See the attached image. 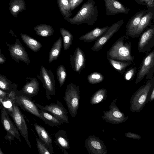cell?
I'll return each instance as SVG.
<instances>
[{
	"instance_id": "cell-1",
	"label": "cell",
	"mask_w": 154,
	"mask_h": 154,
	"mask_svg": "<svg viewBox=\"0 0 154 154\" xmlns=\"http://www.w3.org/2000/svg\"><path fill=\"white\" fill-rule=\"evenodd\" d=\"M99 12L94 0H88L80 8L76 15L66 20L72 24L86 23L92 25L97 20Z\"/></svg>"
},
{
	"instance_id": "cell-2",
	"label": "cell",
	"mask_w": 154,
	"mask_h": 154,
	"mask_svg": "<svg viewBox=\"0 0 154 154\" xmlns=\"http://www.w3.org/2000/svg\"><path fill=\"white\" fill-rule=\"evenodd\" d=\"M154 87V77L141 86L132 95L130 100V111L139 112L149 101V96Z\"/></svg>"
},
{
	"instance_id": "cell-3",
	"label": "cell",
	"mask_w": 154,
	"mask_h": 154,
	"mask_svg": "<svg viewBox=\"0 0 154 154\" xmlns=\"http://www.w3.org/2000/svg\"><path fill=\"white\" fill-rule=\"evenodd\" d=\"M131 43L125 42L124 37H120L107 53V58L117 60L132 61L134 59L131 53Z\"/></svg>"
},
{
	"instance_id": "cell-4",
	"label": "cell",
	"mask_w": 154,
	"mask_h": 154,
	"mask_svg": "<svg viewBox=\"0 0 154 154\" xmlns=\"http://www.w3.org/2000/svg\"><path fill=\"white\" fill-rule=\"evenodd\" d=\"M80 97L79 87L70 83L67 86L63 99L69 112L72 117H75L76 115Z\"/></svg>"
},
{
	"instance_id": "cell-5",
	"label": "cell",
	"mask_w": 154,
	"mask_h": 154,
	"mask_svg": "<svg viewBox=\"0 0 154 154\" xmlns=\"http://www.w3.org/2000/svg\"><path fill=\"white\" fill-rule=\"evenodd\" d=\"M37 77L46 90V97L48 99H51L50 95H55L56 92L54 77L52 71L42 65L39 73Z\"/></svg>"
},
{
	"instance_id": "cell-6",
	"label": "cell",
	"mask_w": 154,
	"mask_h": 154,
	"mask_svg": "<svg viewBox=\"0 0 154 154\" xmlns=\"http://www.w3.org/2000/svg\"><path fill=\"white\" fill-rule=\"evenodd\" d=\"M118 97L114 99L109 106V110L104 111L101 116L103 120L107 123L112 124H119L125 122L128 119L125 116L116 104Z\"/></svg>"
},
{
	"instance_id": "cell-7",
	"label": "cell",
	"mask_w": 154,
	"mask_h": 154,
	"mask_svg": "<svg viewBox=\"0 0 154 154\" xmlns=\"http://www.w3.org/2000/svg\"><path fill=\"white\" fill-rule=\"evenodd\" d=\"M10 115L12 117L16 126L24 138L29 147L31 148L29 139L27 125L23 115L17 104V103L14 105L13 111Z\"/></svg>"
},
{
	"instance_id": "cell-8",
	"label": "cell",
	"mask_w": 154,
	"mask_h": 154,
	"mask_svg": "<svg viewBox=\"0 0 154 154\" xmlns=\"http://www.w3.org/2000/svg\"><path fill=\"white\" fill-rule=\"evenodd\" d=\"M35 104L40 109L49 112L62 122L69 123L67 111L60 102L58 101L56 103H51L45 106L38 103Z\"/></svg>"
},
{
	"instance_id": "cell-9",
	"label": "cell",
	"mask_w": 154,
	"mask_h": 154,
	"mask_svg": "<svg viewBox=\"0 0 154 154\" xmlns=\"http://www.w3.org/2000/svg\"><path fill=\"white\" fill-rule=\"evenodd\" d=\"M154 45V24L140 35L138 43V49L139 52L149 51Z\"/></svg>"
},
{
	"instance_id": "cell-10",
	"label": "cell",
	"mask_w": 154,
	"mask_h": 154,
	"mask_svg": "<svg viewBox=\"0 0 154 154\" xmlns=\"http://www.w3.org/2000/svg\"><path fill=\"white\" fill-rule=\"evenodd\" d=\"M124 22L122 19L113 24L103 35L95 42L91 49L94 51H99L105 45L109 39L119 29Z\"/></svg>"
},
{
	"instance_id": "cell-11",
	"label": "cell",
	"mask_w": 154,
	"mask_h": 154,
	"mask_svg": "<svg viewBox=\"0 0 154 154\" xmlns=\"http://www.w3.org/2000/svg\"><path fill=\"white\" fill-rule=\"evenodd\" d=\"M85 147L91 154H106L107 152L103 141L94 135H89L85 141Z\"/></svg>"
},
{
	"instance_id": "cell-12",
	"label": "cell",
	"mask_w": 154,
	"mask_h": 154,
	"mask_svg": "<svg viewBox=\"0 0 154 154\" xmlns=\"http://www.w3.org/2000/svg\"><path fill=\"white\" fill-rule=\"evenodd\" d=\"M11 57L17 62L20 60L27 65L30 63L29 55L18 39L11 45L7 44Z\"/></svg>"
},
{
	"instance_id": "cell-13",
	"label": "cell",
	"mask_w": 154,
	"mask_h": 154,
	"mask_svg": "<svg viewBox=\"0 0 154 154\" xmlns=\"http://www.w3.org/2000/svg\"><path fill=\"white\" fill-rule=\"evenodd\" d=\"M1 120L2 124L8 134L18 139L21 142L20 136L15 125L9 117L6 109L3 107L1 108Z\"/></svg>"
},
{
	"instance_id": "cell-14",
	"label": "cell",
	"mask_w": 154,
	"mask_h": 154,
	"mask_svg": "<svg viewBox=\"0 0 154 154\" xmlns=\"http://www.w3.org/2000/svg\"><path fill=\"white\" fill-rule=\"evenodd\" d=\"M154 67V51L153 50L143 59L141 66L137 75L136 84L142 81Z\"/></svg>"
},
{
	"instance_id": "cell-15",
	"label": "cell",
	"mask_w": 154,
	"mask_h": 154,
	"mask_svg": "<svg viewBox=\"0 0 154 154\" xmlns=\"http://www.w3.org/2000/svg\"><path fill=\"white\" fill-rule=\"evenodd\" d=\"M70 64L73 70L79 74L85 67L86 58L83 51L79 47L73 55H70Z\"/></svg>"
},
{
	"instance_id": "cell-16",
	"label": "cell",
	"mask_w": 154,
	"mask_h": 154,
	"mask_svg": "<svg viewBox=\"0 0 154 154\" xmlns=\"http://www.w3.org/2000/svg\"><path fill=\"white\" fill-rule=\"evenodd\" d=\"M154 18V7L148 8L143 16L136 30L131 37L137 38L152 23L151 22Z\"/></svg>"
},
{
	"instance_id": "cell-17",
	"label": "cell",
	"mask_w": 154,
	"mask_h": 154,
	"mask_svg": "<svg viewBox=\"0 0 154 154\" xmlns=\"http://www.w3.org/2000/svg\"><path fill=\"white\" fill-rule=\"evenodd\" d=\"M16 103L24 110L31 113L42 119L38 107L31 99L22 95H16Z\"/></svg>"
},
{
	"instance_id": "cell-18",
	"label": "cell",
	"mask_w": 154,
	"mask_h": 154,
	"mask_svg": "<svg viewBox=\"0 0 154 154\" xmlns=\"http://www.w3.org/2000/svg\"><path fill=\"white\" fill-rule=\"evenodd\" d=\"M107 16L122 13L127 14L130 9L127 8L117 0H104Z\"/></svg>"
},
{
	"instance_id": "cell-19",
	"label": "cell",
	"mask_w": 154,
	"mask_h": 154,
	"mask_svg": "<svg viewBox=\"0 0 154 154\" xmlns=\"http://www.w3.org/2000/svg\"><path fill=\"white\" fill-rule=\"evenodd\" d=\"M28 81L22 90V94L31 99L32 97L37 95L39 91V83L34 77L26 78Z\"/></svg>"
},
{
	"instance_id": "cell-20",
	"label": "cell",
	"mask_w": 154,
	"mask_h": 154,
	"mask_svg": "<svg viewBox=\"0 0 154 154\" xmlns=\"http://www.w3.org/2000/svg\"><path fill=\"white\" fill-rule=\"evenodd\" d=\"M146 11V9L138 12L130 19L125 26L127 29L126 32V35L131 37L137 29L141 18Z\"/></svg>"
},
{
	"instance_id": "cell-21",
	"label": "cell",
	"mask_w": 154,
	"mask_h": 154,
	"mask_svg": "<svg viewBox=\"0 0 154 154\" xmlns=\"http://www.w3.org/2000/svg\"><path fill=\"white\" fill-rule=\"evenodd\" d=\"M35 129L40 139L48 148L51 154L53 153L52 139L47 131L42 126L34 124Z\"/></svg>"
},
{
	"instance_id": "cell-22",
	"label": "cell",
	"mask_w": 154,
	"mask_h": 154,
	"mask_svg": "<svg viewBox=\"0 0 154 154\" xmlns=\"http://www.w3.org/2000/svg\"><path fill=\"white\" fill-rule=\"evenodd\" d=\"M109 26L102 28L96 27L91 31L81 36L79 39L85 42H91L97 40L107 31Z\"/></svg>"
},
{
	"instance_id": "cell-23",
	"label": "cell",
	"mask_w": 154,
	"mask_h": 154,
	"mask_svg": "<svg viewBox=\"0 0 154 154\" xmlns=\"http://www.w3.org/2000/svg\"><path fill=\"white\" fill-rule=\"evenodd\" d=\"M55 140L57 144L65 154H67V150L69 148V140L66 132L63 130H59L55 134Z\"/></svg>"
},
{
	"instance_id": "cell-24",
	"label": "cell",
	"mask_w": 154,
	"mask_h": 154,
	"mask_svg": "<svg viewBox=\"0 0 154 154\" xmlns=\"http://www.w3.org/2000/svg\"><path fill=\"white\" fill-rule=\"evenodd\" d=\"M16 94L11 91L4 98L0 99V104L7 110L10 115L13 111V106L16 103Z\"/></svg>"
},
{
	"instance_id": "cell-25",
	"label": "cell",
	"mask_w": 154,
	"mask_h": 154,
	"mask_svg": "<svg viewBox=\"0 0 154 154\" xmlns=\"http://www.w3.org/2000/svg\"><path fill=\"white\" fill-rule=\"evenodd\" d=\"M39 113L42 119L50 126H57L64 124L51 114L46 111L40 109L39 110Z\"/></svg>"
},
{
	"instance_id": "cell-26",
	"label": "cell",
	"mask_w": 154,
	"mask_h": 154,
	"mask_svg": "<svg viewBox=\"0 0 154 154\" xmlns=\"http://www.w3.org/2000/svg\"><path fill=\"white\" fill-rule=\"evenodd\" d=\"M62 45L61 37H59L52 46L49 54L48 62L51 63L58 58L60 53Z\"/></svg>"
},
{
	"instance_id": "cell-27",
	"label": "cell",
	"mask_w": 154,
	"mask_h": 154,
	"mask_svg": "<svg viewBox=\"0 0 154 154\" xmlns=\"http://www.w3.org/2000/svg\"><path fill=\"white\" fill-rule=\"evenodd\" d=\"M21 37L23 41L28 47L34 52H38L42 48V44L29 36L22 34H21Z\"/></svg>"
},
{
	"instance_id": "cell-28",
	"label": "cell",
	"mask_w": 154,
	"mask_h": 154,
	"mask_svg": "<svg viewBox=\"0 0 154 154\" xmlns=\"http://www.w3.org/2000/svg\"><path fill=\"white\" fill-rule=\"evenodd\" d=\"M34 29L37 35L43 37L51 36L54 32V30L51 26L46 24L37 25L35 27Z\"/></svg>"
},
{
	"instance_id": "cell-29",
	"label": "cell",
	"mask_w": 154,
	"mask_h": 154,
	"mask_svg": "<svg viewBox=\"0 0 154 154\" xmlns=\"http://www.w3.org/2000/svg\"><path fill=\"white\" fill-rule=\"evenodd\" d=\"M57 3L60 12L64 19L67 20L72 14L68 0H57Z\"/></svg>"
},
{
	"instance_id": "cell-30",
	"label": "cell",
	"mask_w": 154,
	"mask_h": 154,
	"mask_svg": "<svg viewBox=\"0 0 154 154\" xmlns=\"http://www.w3.org/2000/svg\"><path fill=\"white\" fill-rule=\"evenodd\" d=\"M60 31L63 38L64 49L67 50L72 44L73 36L69 31L63 28H60Z\"/></svg>"
},
{
	"instance_id": "cell-31",
	"label": "cell",
	"mask_w": 154,
	"mask_h": 154,
	"mask_svg": "<svg viewBox=\"0 0 154 154\" xmlns=\"http://www.w3.org/2000/svg\"><path fill=\"white\" fill-rule=\"evenodd\" d=\"M107 58L109 63L112 67L122 74L124 73L125 72V69L132 63V61H120L109 58Z\"/></svg>"
},
{
	"instance_id": "cell-32",
	"label": "cell",
	"mask_w": 154,
	"mask_h": 154,
	"mask_svg": "<svg viewBox=\"0 0 154 154\" xmlns=\"http://www.w3.org/2000/svg\"><path fill=\"white\" fill-rule=\"evenodd\" d=\"M107 90L104 88L98 90L91 98V104H97L106 100L107 96Z\"/></svg>"
},
{
	"instance_id": "cell-33",
	"label": "cell",
	"mask_w": 154,
	"mask_h": 154,
	"mask_svg": "<svg viewBox=\"0 0 154 154\" xmlns=\"http://www.w3.org/2000/svg\"><path fill=\"white\" fill-rule=\"evenodd\" d=\"M57 79L59 83L60 87L61 88L64 84L66 78V72L64 66L60 65L56 70Z\"/></svg>"
},
{
	"instance_id": "cell-34",
	"label": "cell",
	"mask_w": 154,
	"mask_h": 154,
	"mask_svg": "<svg viewBox=\"0 0 154 154\" xmlns=\"http://www.w3.org/2000/svg\"><path fill=\"white\" fill-rule=\"evenodd\" d=\"M104 79V76L101 73L94 72L89 74L87 76V80L90 83L94 84L102 82Z\"/></svg>"
},
{
	"instance_id": "cell-35",
	"label": "cell",
	"mask_w": 154,
	"mask_h": 154,
	"mask_svg": "<svg viewBox=\"0 0 154 154\" xmlns=\"http://www.w3.org/2000/svg\"><path fill=\"white\" fill-rule=\"evenodd\" d=\"M36 146L40 154H51L48 148L41 140L36 139Z\"/></svg>"
},
{
	"instance_id": "cell-36",
	"label": "cell",
	"mask_w": 154,
	"mask_h": 154,
	"mask_svg": "<svg viewBox=\"0 0 154 154\" xmlns=\"http://www.w3.org/2000/svg\"><path fill=\"white\" fill-rule=\"evenodd\" d=\"M136 67H132L125 72L124 78L127 81H131L134 77L136 72Z\"/></svg>"
},
{
	"instance_id": "cell-37",
	"label": "cell",
	"mask_w": 154,
	"mask_h": 154,
	"mask_svg": "<svg viewBox=\"0 0 154 154\" xmlns=\"http://www.w3.org/2000/svg\"><path fill=\"white\" fill-rule=\"evenodd\" d=\"M0 89L4 91L9 90L10 83L5 77L0 74Z\"/></svg>"
},
{
	"instance_id": "cell-38",
	"label": "cell",
	"mask_w": 154,
	"mask_h": 154,
	"mask_svg": "<svg viewBox=\"0 0 154 154\" xmlns=\"http://www.w3.org/2000/svg\"><path fill=\"white\" fill-rule=\"evenodd\" d=\"M71 10L72 11L79 6L84 0H68Z\"/></svg>"
},
{
	"instance_id": "cell-39",
	"label": "cell",
	"mask_w": 154,
	"mask_h": 154,
	"mask_svg": "<svg viewBox=\"0 0 154 154\" xmlns=\"http://www.w3.org/2000/svg\"><path fill=\"white\" fill-rule=\"evenodd\" d=\"M125 135L127 137L136 140H139L141 138V136L139 134L129 132L126 133Z\"/></svg>"
},
{
	"instance_id": "cell-40",
	"label": "cell",
	"mask_w": 154,
	"mask_h": 154,
	"mask_svg": "<svg viewBox=\"0 0 154 154\" xmlns=\"http://www.w3.org/2000/svg\"><path fill=\"white\" fill-rule=\"evenodd\" d=\"M154 0H148L145 3V5L148 8L154 7Z\"/></svg>"
},
{
	"instance_id": "cell-41",
	"label": "cell",
	"mask_w": 154,
	"mask_h": 154,
	"mask_svg": "<svg viewBox=\"0 0 154 154\" xmlns=\"http://www.w3.org/2000/svg\"><path fill=\"white\" fill-rule=\"evenodd\" d=\"M8 93L5 92L4 90L0 89V99H2L6 97Z\"/></svg>"
},
{
	"instance_id": "cell-42",
	"label": "cell",
	"mask_w": 154,
	"mask_h": 154,
	"mask_svg": "<svg viewBox=\"0 0 154 154\" xmlns=\"http://www.w3.org/2000/svg\"><path fill=\"white\" fill-rule=\"evenodd\" d=\"M154 99V87L152 88L149 96V100L150 101H153Z\"/></svg>"
},
{
	"instance_id": "cell-43",
	"label": "cell",
	"mask_w": 154,
	"mask_h": 154,
	"mask_svg": "<svg viewBox=\"0 0 154 154\" xmlns=\"http://www.w3.org/2000/svg\"><path fill=\"white\" fill-rule=\"evenodd\" d=\"M6 60V58L2 54H0V64L5 63Z\"/></svg>"
},
{
	"instance_id": "cell-44",
	"label": "cell",
	"mask_w": 154,
	"mask_h": 154,
	"mask_svg": "<svg viewBox=\"0 0 154 154\" xmlns=\"http://www.w3.org/2000/svg\"><path fill=\"white\" fill-rule=\"evenodd\" d=\"M137 3L142 5H145L146 2L148 0H134Z\"/></svg>"
},
{
	"instance_id": "cell-45",
	"label": "cell",
	"mask_w": 154,
	"mask_h": 154,
	"mask_svg": "<svg viewBox=\"0 0 154 154\" xmlns=\"http://www.w3.org/2000/svg\"><path fill=\"white\" fill-rule=\"evenodd\" d=\"M19 9V7L17 5L14 6L12 8V11L14 12L17 11Z\"/></svg>"
},
{
	"instance_id": "cell-46",
	"label": "cell",
	"mask_w": 154,
	"mask_h": 154,
	"mask_svg": "<svg viewBox=\"0 0 154 154\" xmlns=\"http://www.w3.org/2000/svg\"><path fill=\"white\" fill-rule=\"evenodd\" d=\"M4 153L3 152H2L1 149V147H0V154H3Z\"/></svg>"
},
{
	"instance_id": "cell-47",
	"label": "cell",
	"mask_w": 154,
	"mask_h": 154,
	"mask_svg": "<svg viewBox=\"0 0 154 154\" xmlns=\"http://www.w3.org/2000/svg\"><path fill=\"white\" fill-rule=\"evenodd\" d=\"M1 54V49L0 48V54Z\"/></svg>"
}]
</instances>
